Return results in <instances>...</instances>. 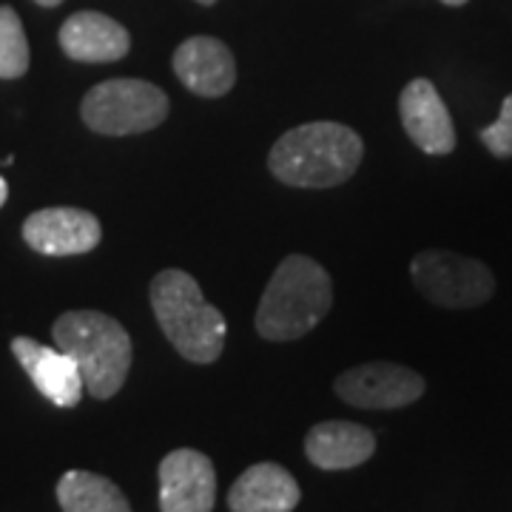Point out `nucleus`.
I'll use <instances>...</instances> for the list:
<instances>
[{
	"instance_id": "1",
	"label": "nucleus",
	"mask_w": 512,
	"mask_h": 512,
	"mask_svg": "<svg viewBox=\"0 0 512 512\" xmlns=\"http://www.w3.org/2000/svg\"><path fill=\"white\" fill-rule=\"evenodd\" d=\"M365 157V143L350 126L319 120L285 131L268 154V168L291 188H333L348 183Z\"/></svg>"
},
{
	"instance_id": "3",
	"label": "nucleus",
	"mask_w": 512,
	"mask_h": 512,
	"mask_svg": "<svg viewBox=\"0 0 512 512\" xmlns=\"http://www.w3.org/2000/svg\"><path fill=\"white\" fill-rule=\"evenodd\" d=\"M151 311L165 339L183 359L194 365H211L225 348V316L205 302L200 282L185 271L168 268L151 279Z\"/></svg>"
},
{
	"instance_id": "12",
	"label": "nucleus",
	"mask_w": 512,
	"mask_h": 512,
	"mask_svg": "<svg viewBox=\"0 0 512 512\" xmlns=\"http://www.w3.org/2000/svg\"><path fill=\"white\" fill-rule=\"evenodd\" d=\"M12 353L20 362V367L29 373V379L35 382V387L55 404V407H77L83 399V376H80V367L74 362L69 353L63 350L49 348V345H40L29 336H18L12 339Z\"/></svg>"
},
{
	"instance_id": "9",
	"label": "nucleus",
	"mask_w": 512,
	"mask_h": 512,
	"mask_svg": "<svg viewBox=\"0 0 512 512\" xmlns=\"http://www.w3.org/2000/svg\"><path fill=\"white\" fill-rule=\"evenodd\" d=\"M26 245L43 256H80L103 239L100 220L83 208H43L23 222Z\"/></svg>"
},
{
	"instance_id": "5",
	"label": "nucleus",
	"mask_w": 512,
	"mask_h": 512,
	"mask_svg": "<svg viewBox=\"0 0 512 512\" xmlns=\"http://www.w3.org/2000/svg\"><path fill=\"white\" fill-rule=\"evenodd\" d=\"M168 94L137 77H114L97 83L80 103L83 123L106 137H131L163 126L168 117Z\"/></svg>"
},
{
	"instance_id": "7",
	"label": "nucleus",
	"mask_w": 512,
	"mask_h": 512,
	"mask_svg": "<svg viewBox=\"0 0 512 512\" xmlns=\"http://www.w3.org/2000/svg\"><path fill=\"white\" fill-rule=\"evenodd\" d=\"M424 387L427 384L421 373L396 362H367L350 367L333 382V390L342 402L362 410H399L419 402Z\"/></svg>"
},
{
	"instance_id": "13",
	"label": "nucleus",
	"mask_w": 512,
	"mask_h": 512,
	"mask_svg": "<svg viewBox=\"0 0 512 512\" xmlns=\"http://www.w3.org/2000/svg\"><path fill=\"white\" fill-rule=\"evenodd\" d=\"M60 49L80 63H114L128 55L131 37L103 12H77L60 26Z\"/></svg>"
},
{
	"instance_id": "10",
	"label": "nucleus",
	"mask_w": 512,
	"mask_h": 512,
	"mask_svg": "<svg viewBox=\"0 0 512 512\" xmlns=\"http://www.w3.org/2000/svg\"><path fill=\"white\" fill-rule=\"evenodd\" d=\"M399 114L407 137L433 157H444L456 148V126L441 100L439 89L427 80L416 77L404 86L399 97Z\"/></svg>"
},
{
	"instance_id": "17",
	"label": "nucleus",
	"mask_w": 512,
	"mask_h": 512,
	"mask_svg": "<svg viewBox=\"0 0 512 512\" xmlns=\"http://www.w3.org/2000/svg\"><path fill=\"white\" fill-rule=\"evenodd\" d=\"M29 69V40L23 32L18 12L0 6V77L18 80Z\"/></svg>"
},
{
	"instance_id": "21",
	"label": "nucleus",
	"mask_w": 512,
	"mask_h": 512,
	"mask_svg": "<svg viewBox=\"0 0 512 512\" xmlns=\"http://www.w3.org/2000/svg\"><path fill=\"white\" fill-rule=\"evenodd\" d=\"M441 3H444V6H464L467 0H441Z\"/></svg>"
},
{
	"instance_id": "8",
	"label": "nucleus",
	"mask_w": 512,
	"mask_h": 512,
	"mask_svg": "<svg viewBox=\"0 0 512 512\" xmlns=\"http://www.w3.org/2000/svg\"><path fill=\"white\" fill-rule=\"evenodd\" d=\"M160 512H211L217 501L214 461L191 447L171 450L160 461Z\"/></svg>"
},
{
	"instance_id": "16",
	"label": "nucleus",
	"mask_w": 512,
	"mask_h": 512,
	"mask_svg": "<svg viewBox=\"0 0 512 512\" xmlns=\"http://www.w3.org/2000/svg\"><path fill=\"white\" fill-rule=\"evenodd\" d=\"M57 504L63 512H131L123 490L89 470H69L57 481Z\"/></svg>"
},
{
	"instance_id": "14",
	"label": "nucleus",
	"mask_w": 512,
	"mask_h": 512,
	"mask_svg": "<svg viewBox=\"0 0 512 512\" xmlns=\"http://www.w3.org/2000/svg\"><path fill=\"white\" fill-rule=\"evenodd\" d=\"M376 453V436L356 421H319L305 439V456L319 470H353Z\"/></svg>"
},
{
	"instance_id": "6",
	"label": "nucleus",
	"mask_w": 512,
	"mask_h": 512,
	"mask_svg": "<svg viewBox=\"0 0 512 512\" xmlns=\"http://www.w3.org/2000/svg\"><path fill=\"white\" fill-rule=\"evenodd\" d=\"M410 276L427 302L450 311L481 308L495 293L493 271L481 259L439 248L413 256Z\"/></svg>"
},
{
	"instance_id": "19",
	"label": "nucleus",
	"mask_w": 512,
	"mask_h": 512,
	"mask_svg": "<svg viewBox=\"0 0 512 512\" xmlns=\"http://www.w3.org/2000/svg\"><path fill=\"white\" fill-rule=\"evenodd\" d=\"M6 197H9V185H6V180L0 177V205L6 202Z\"/></svg>"
},
{
	"instance_id": "20",
	"label": "nucleus",
	"mask_w": 512,
	"mask_h": 512,
	"mask_svg": "<svg viewBox=\"0 0 512 512\" xmlns=\"http://www.w3.org/2000/svg\"><path fill=\"white\" fill-rule=\"evenodd\" d=\"M37 6H46V9H52V6H60L63 0H35Z\"/></svg>"
},
{
	"instance_id": "18",
	"label": "nucleus",
	"mask_w": 512,
	"mask_h": 512,
	"mask_svg": "<svg viewBox=\"0 0 512 512\" xmlns=\"http://www.w3.org/2000/svg\"><path fill=\"white\" fill-rule=\"evenodd\" d=\"M478 137H481L484 148L490 154H495V157H512V94L504 97L498 120H495L493 126L481 128Z\"/></svg>"
},
{
	"instance_id": "4",
	"label": "nucleus",
	"mask_w": 512,
	"mask_h": 512,
	"mask_svg": "<svg viewBox=\"0 0 512 512\" xmlns=\"http://www.w3.org/2000/svg\"><path fill=\"white\" fill-rule=\"evenodd\" d=\"M52 336L57 348L77 362L83 384L94 399L106 402L120 393L131 370V336L114 316L69 311L57 319Z\"/></svg>"
},
{
	"instance_id": "11",
	"label": "nucleus",
	"mask_w": 512,
	"mask_h": 512,
	"mask_svg": "<svg viewBox=\"0 0 512 512\" xmlns=\"http://www.w3.org/2000/svg\"><path fill=\"white\" fill-rule=\"evenodd\" d=\"M177 80L197 97H225L237 83V60L217 37H188L171 57Z\"/></svg>"
},
{
	"instance_id": "2",
	"label": "nucleus",
	"mask_w": 512,
	"mask_h": 512,
	"mask_svg": "<svg viewBox=\"0 0 512 512\" xmlns=\"http://www.w3.org/2000/svg\"><path fill=\"white\" fill-rule=\"evenodd\" d=\"M330 308L333 282L328 271L311 256H285L259 299L256 333L268 342H293L311 333Z\"/></svg>"
},
{
	"instance_id": "15",
	"label": "nucleus",
	"mask_w": 512,
	"mask_h": 512,
	"mask_svg": "<svg viewBox=\"0 0 512 512\" xmlns=\"http://www.w3.org/2000/svg\"><path fill=\"white\" fill-rule=\"evenodd\" d=\"M302 498L296 478L274 461L248 467L228 490L231 512H293Z\"/></svg>"
},
{
	"instance_id": "22",
	"label": "nucleus",
	"mask_w": 512,
	"mask_h": 512,
	"mask_svg": "<svg viewBox=\"0 0 512 512\" xmlns=\"http://www.w3.org/2000/svg\"><path fill=\"white\" fill-rule=\"evenodd\" d=\"M197 3H200V6H214L217 0H197Z\"/></svg>"
}]
</instances>
